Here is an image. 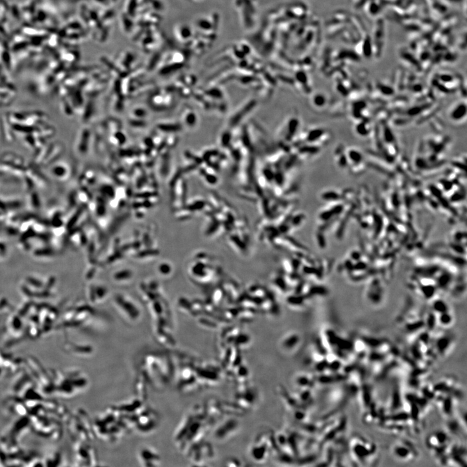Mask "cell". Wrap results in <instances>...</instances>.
Segmentation results:
<instances>
[{"label": "cell", "instance_id": "obj_3", "mask_svg": "<svg viewBox=\"0 0 467 467\" xmlns=\"http://www.w3.org/2000/svg\"><path fill=\"white\" fill-rule=\"evenodd\" d=\"M380 6L378 5V4L376 3V2H370L368 7L367 8V9L368 10L367 12H368L369 15L374 16L378 13H380Z\"/></svg>", "mask_w": 467, "mask_h": 467}, {"label": "cell", "instance_id": "obj_4", "mask_svg": "<svg viewBox=\"0 0 467 467\" xmlns=\"http://www.w3.org/2000/svg\"><path fill=\"white\" fill-rule=\"evenodd\" d=\"M348 158H349L352 162H354V163H356V164L362 162L363 159L362 154L356 150H351L348 153Z\"/></svg>", "mask_w": 467, "mask_h": 467}, {"label": "cell", "instance_id": "obj_1", "mask_svg": "<svg viewBox=\"0 0 467 467\" xmlns=\"http://www.w3.org/2000/svg\"><path fill=\"white\" fill-rule=\"evenodd\" d=\"M140 461L146 466H156L157 463L160 462V459L156 452L147 448L140 452Z\"/></svg>", "mask_w": 467, "mask_h": 467}, {"label": "cell", "instance_id": "obj_2", "mask_svg": "<svg viewBox=\"0 0 467 467\" xmlns=\"http://www.w3.org/2000/svg\"><path fill=\"white\" fill-rule=\"evenodd\" d=\"M467 114V106L465 103H460L454 108L450 113V117L454 121H459L466 117Z\"/></svg>", "mask_w": 467, "mask_h": 467}]
</instances>
